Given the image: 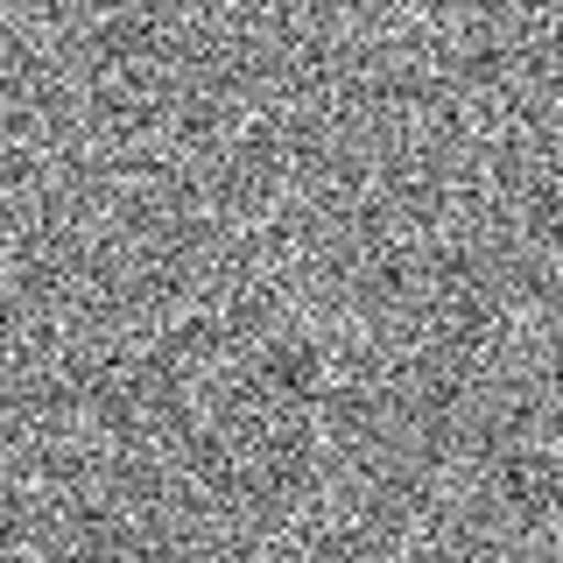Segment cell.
Returning <instances> with one entry per match:
<instances>
[{
  "label": "cell",
  "instance_id": "1",
  "mask_svg": "<svg viewBox=\"0 0 563 563\" xmlns=\"http://www.w3.org/2000/svg\"><path fill=\"white\" fill-rule=\"evenodd\" d=\"M70 563H92V556H70Z\"/></svg>",
  "mask_w": 563,
  "mask_h": 563
}]
</instances>
